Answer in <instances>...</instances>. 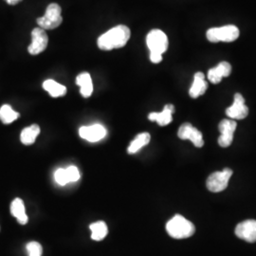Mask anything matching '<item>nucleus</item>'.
Returning a JSON list of instances; mask_svg holds the SVG:
<instances>
[{"label": "nucleus", "instance_id": "f257e3e1", "mask_svg": "<svg viewBox=\"0 0 256 256\" xmlns=\"http://www.w3.org/2000/svg\"><path fill=\"white\" fill-rule=\"evenodd\" d=\"M131 32L129 28L124 25H118L110 28L108 32L98 38L97 44L102 50H111L126 46L130 38Z\"/></svg>", "mask_w": 256, "mask_h": 256}, {"label": "nucleus", "instance_id": "f03ea898", "mask_svg": "<svg viewBox=\"0 0 256 256\" xmlns=\"http://www.w3.org/2000/svg\"><path fill=\"white\" fill-rule=\"evenodd\" d=\"M166 230L171 238L184 239L191 238L196 232V227L191 221L180 214H176L166 224Z\"/></svg>", "mask_w": 256, "mask_h": 256}, {"label": "nucleus", "instance_id": "7ed1b4c3", "mask_svg": "<svg viewBox=\"0 0 256 256\" xmlns=\"http://www.w3.org/2000/svg\"><path fill=\"white\" fill-rule=\"evenodd\" d=\"M207 39L212 43L234 42L239 36V30L234 25H228L220 28H212L207 30Z\"/></svg>", "mask_w": 256, "mask_h": 256}, {"label": "nucleus", "instance_id": "20e7f679", "mask_svg": "<svg viewBox=\"0 0 256 256\" xmlns=\"http://www.w3.org/2000/svg\"><path fill=\"white\" fill-rule=\"evenodd\" d=\"M61 14V7L56 3H52L48 6L45 16L37 18V24L43 30H54L62 24L63 18Z\"/></svg>", "mask_w": 256, "mask_h": 256}, {"label": "nucleus", "instance_id": "39448f33", "mask_svg": "<svg viewBox=\"0 0 256 256\" xmlns=\"http://www.w3.org/2000/svg\"><path fill=\"white\" fill-rule=\"evenodd\" d=\"M232 174V170L224 168L221 172H216L209 176L207 180V188L212 192H222L228 187L230 178Z\"/></svg>", "mask_w": 256, "mask_h": 256}, {"label": "nucleus", "instance_id": "423d86ee", "mask_svg": "<svg viewBox=\"0 0 256 256\" xmlns=\"http://www.w3.org/2000/svg\"><path fill=\"white\" fill-rule=\"evenodd\" d=\"M146 44L150 52L164 54L168 48V38L160 30H152L146 36Z\"/></svg>", "mask_w": 256, "mask_h": 256}, {"label": "nucleus", "instance_id": "0eeeda50", "mask_svg": "<svg viewBox=\"0 0 256 256\" xmlns=\"http://www.w3.org/2000/svg\"><path fill=\"white\" fill-rule=\"evenodd\" d=\"M48 44V38L45 30L36 28L32 32V43L28 48L30 54L37 55L43 52Z\"/></svg>", "mask_w": 256, "mask_h": 256}, {"label": "nucleus", "instance_id": "6e6552de", "mask_svg": "<svg viewBox=\"0 0 256 256\" xmlns=\"http://www.w3.org/2000/svg\"><path fill=\"white\" fill-rule=\"evenodd\" d=\"M236 126L238 124L234 120H222L220 122L218 126L220 131L218 144L220 146L229 147L232 144Z\"/></svg>", "mask_w": 256, "mask_h": 256}, {"label": "nucleus", "instance_id": "1a4fd4ad", "mask_svg": "<svg viewBox=\"0 0 256 256\" xmlns=\"http://www.w3.org/2000/svg\"><path fill=\"white\" fill-rule=\"evenodd\" d=\"M178 136L182 140H189L196 147L200 148L204 146L202 132L196 128H194L189 122L183 124L180 128L178 131Z\"/></svg>", "mask_w": 256, "mask_h": 256}, {"label": "nucleus", "instance_id": "9d476101", "mask_svg": "<svg viewBox=\"0 0 256 256\" xmlns=\"http://www.w3.org/2000/svg\"><path fill=\"white\" fill-rule=\"evenodd\" d=\"M106 134V129L99 124L90 126H82L79 129L80 137L88 142H98L104 138Z\"/></svg>", "mask_w": 256, "mask_h": 256}, {"label": "nucleus", "instance_id": "9b49d317", "mask_svg": "<svg viewBox=\"0 0 256 256\" xmlns=\"http://www.w3.org/2000/svg\"><path fill=\"white\" fill-rule=\"evenodd\" d=\"M226 114L232 120H243L247 117L248 108L245 104L244 97L240 93L234 95V104L227 108Z\"/></svg>", "mask_w": 256, "mask_h": 256}, {"label": "nucleus", "instance_id": "f8f14e48", "mask_svg": "<svg viewBox=\"0 0 256 256\" xmlns=\"http://www.w3.org/2000/svg\"><path fill=\"white\" fill-rule=\"evenodd\" d=\"M236 234L248 243L256 242V220H245L239 223L236 228Z\"/></svg>", "mask_w": 256, "mask_h": 256}, {"label": "nucleus", "instance_id": "ddd939ff", "mask_svg": "<svg viewBox=\"0 0 256 256\" xmlns=\"http://www.w3.org/2000/svg\"><path fill=\"white\" fill-rule=\"evenodd\" d=\"M174 112V106L173 104H166L162 112H152L149 114L148 119L153 122H156L158 126H168L173 120V113Z\"/></svg>", "mask_w": 256, "mask_h": 256}, {"label": "nucleus", "instance_id": "4468645a", "mask_svg": "<svg viewBox=\"0 0 256 256\" xmlns=\"http://www.w3.org/2000/svg\"><path fill=\"white\" fill-rule=\"evenodd\" d=\"M232 72V66L228 62H221L208 72V79L212 84H218L224 77H228Z\"/></svg>", "mask_w": 256, "mask_h": 256}, {"label": "nucleus", "instance_id": "2eb2a0df", "mask_svg": "<svg viewBox=\"0 0 256 256\" xmlns=\"http://www.w3.org/2000/svg\"><path fill=\"white\" fill-rule=\"evenodd\" d=\"M208 88V84L205 81V75L202 72H196L194 76V82L189 90L190 96L196 99L203 95Z\"/></svg>", "mask_w": 256, "mask_h": 256}, {"label": "nucleus", "instance_id": "dca6fc26", "mask_svg": "<svg viewBox=\"0 0 256 256\" xmlns=\"http://www.w3.org/2000/svg\"><path fill=\"white\" fill-rule=\"evenodd\" d=\"M76 84L80 86V92L82 97L88 98L93 93V84L90 74L88 72H82L79 74L76 78Z\"/></svg>", "mask_w": 256, "mask_h": 256}, {"label": "nucleus", "instance_id": "f3484780", "mask_svg": "<svg viewBox=\"0 0 256 256\" xmlns=\"http://www.w3.org/2000/svg\"><path fill=\"white\" fill-rule=\"evenodd\" d=\"M10 212L18 220V222L21 225L27 224L28 218L24 202L21 198H16L10 204Z\"/></svg>", "mask_w": 256, "mask_h": 256}, {"label": "nucleus", "instance_id": "a211bd4d", "mask_svg": "<svg viewBox=\"0 0 256 256\" xmlns=\"http://www.w3.org/2000/svg\"><path fill=\"white\" fill-rule=\"evenodd\" d=\"M40 134V128L38 124H32L28 128H24L21 132L20 140L25 146H30L36 142V138Z\"/></svg>", "mask_w": 256, "mask_h": 256}, {"label": "nucleus", "instance_id": "6ab92c4d", "mask_svg": "<svg viewBox=\"0 0 256 256\" xmlns=\"http://www.w3.org/2000/svg\"><path fill=\"white\" fill-rule=\"evenodd\" d=\"M150 134L147 132H144L138 134L136 138L130 142L129 146H128V154H135L137 153L138 150H140L142 147L147 146L150 142Z\"/></svg>", "mask_w": 256, "mask_h": 256}, {"label": "nucleus", "instance_id": "aec40b11", "mask_svg": "<svg viewBox=\"0 0 256 256\" xmlns=\"http://www.w3.org/2000/svg\"><path fill=\"white\" fill-rule=\"evenodd\" d=\"M43 88L54 98L62 97L66 93V88L64 86L59 84V82H55L54 80H50V79L46 80L45 82H43Z\"/></svg>", "mask_w": 256, "mask_h": 256}, {"label": "nucleus", "instance_id": "412c9836", "mask_svg": "<svg viewBox=\"0 0 256 256\" xmlns=\"http://www.w3.org/2000/svg\"><path fill=\"white\" fill-rule=\"evenodd\" d=\"M90 229L92 230V238L95 241L104 240L108 232V226L104 221H98V222L92 223Z\"/></svg>", "mask_w": 256, "mask_h": 256}, {"label": "nucleus", "instance_id": "4be33fe9", "mask_svg": "<svg viewBox=\"0 0 256 256\" xmlns=\"http://www.w3.org/2000/svg\"><path fill=\"white\" fill-rule=\"evenodd\" d=\"M19 118V113L12 108L9 104H4L0 108V120L3 124H10Z\"/></svg>", "mask_w": 256, "mask_h": 256}, {"label": "nucleus", "instance_id": "5701e85b", "mask_svg": "<svg viewBox=\"0 0 256 256\" xmlns=\"http://www.w3.org/2000/svg\"><path fill=\"white\" fill-rule=\"evenodd\" d=\"M26 248L30 256H42L43 254V248L41 246V244L36 241L30 242Z\"/></svg>", "mask_w": 256, "mask_h": 256}, {"label": "nucleus", "instance_id": "b1692460", "mask_svg": "<svg viewBox=\"0 0 256 256\" xmlns=\"http://www.w3.org/2000/svg\"><path fill=\"white\" fill-rule=\"evenodd\" d=\"M66 172L68 174V178L70 182H76L81 178L78 168L76 166H74V165L68 166V168H66Z\"/></svg>", "mask_w": 256, "mask_h": 256}, {"label": "nucleus", "instance_id": "393cba45", "mask_svg": "<svg viewBox=\"0 0 256 256\" xmlns=\"http://www.w3.org/2000/svg\"><path fill=\"white\" fill-rule=\"evenodd\" d=\"M54 180L55 182L61 186H64L68 183H70L68 178V174L66 172V169H64V168H60V169L55 171Z\"/></svg>", "mask_w": 256, "mask_h": 256}, {"label": "nucleus", "instance_id": "a878e982", "mask_svg": "<svg viewBox=\"0 0 256 256\" xmlns=\"http://www.w3.org/2000/svg\"><path fill=\"white\" fill-rule=\"evenodd\" d=\"M150 60L154 64H158L162 60V54L158 52H150Z\"/></svg>", "mask_w": 256, "mask_h": 256}, {"label": "nucleus", "instance_id": "bb28decb", "mask_svg": "<svg viewBox=\"0 0 256 256\" xmlns=\"http://www.w3.org/2000/svg\"><path fill=\"white\" fill-rule=\"evenodd\" d=\"M9 5H16L19 2H21L22 0H5Z\"/></svg>", "mask_w": 256, "mask_h": 256}]
</instances>
